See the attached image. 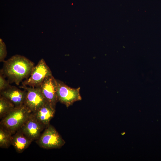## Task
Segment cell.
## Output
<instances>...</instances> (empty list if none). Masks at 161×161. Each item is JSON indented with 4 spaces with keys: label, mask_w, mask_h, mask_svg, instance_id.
<instances>
[{
    "label": "cell",
    "mask_w": 161,
    "mask_h": 161,
    "mask_svg": "<svg viewBox=\"0 0 161 161\" xmlns=\"http://www.w3.org/2000/svg\"><path fill=\"white\" fill-rule=\"evenodd\" d=\"M32 141L20 129L12 135L11 145L20 153L28 148Z\"/></svg>",
    "instance_id": "11"
},
{
    "label": "cell",
    "mask_w": 161,
    "mask_h": 161,
    "mask_svg": "<svg viewBox=\"0 0 161 161\" xmlns=\"http://www.w3.org/2000/svg\"><path fill=\"white\" fill-rule=\"evenodd\" d=\"M26 91L24 104L33 113L44 105L46 101L38 87H34L23 86Z\"/></svg>",
    "instance_id": "6"
},
{
    "label": "cell",
    "mask_w": 161,
    "mask_h": 161,
    "mask_svg": "<svg viewBox=\"0 0 161 161\" xmlns=\"http://www.w3.org/2000/svg\"><path fill=\"white\" fill-rule=\"evenodd\" d=\"M46 102L55 108L58 101L57 95V80L52 75L47 77L38 87Z\"/></svg>",
    "instance_id": "7"
},
{
    "label": "cell",
    "mask_w": 161,
    "mask_h": 161,
    "mask_svg": "<svg viewBox=\"0 0 161 161\" xmlns=\"http://www.w3.org/2000/svg\"><path fill=\"white\" fill-rule=\"evenodd\" d=\"M12 134L1 126L0 128V147L8 148L11 145Z\"/></svg>",
    "instance_id": "13"
},
{
    "label": "cell",
    "mask_w": 161,
    "mask_h": 161,
    "mask_svg": "<svg viewBox=\"0 0 161 161\" xmlns=\"http://www.w3.org/2000/svg\"><path fill=\"white\" fill-rule=\"evenodd\" d=\"M41 147L45 149L59 148L65 143L55 128L49 125L36 141Z\"/></svg>",
    "instance_id": "3"
},
{
    "label": "cell",
    "mask_w": 161,
    "mask_h": 161,
    "mask_svg": "<svg viewBox=\"0 0 161 161\" xmlns=\"http://www.w3.org/2000/svg\"><path fill=\"white\" fill-rule=\"evenodd\" d=\"M0 72L10 83L19 85L20 83L30 75L34 63L25 57L16 55L4 62Z\"/></svg>",
    "instance_id": "1"
},
{
    "label": "cell",
    "mask_w": 161,
    "mask_h": 161,
    "mask_svg": "<svg viewBox=\"0 0 161 161\" xmlns=\"http://www.w3.org/2000/svg\"><path fill=\"white\" fill-rule=\"evenodd\" d=\"M57 82V95L58 101L64 104L68 108L75 102L80 100V87L72 88L63 82L56 80Z\"/></svg>",
    "instance_id": "5"
},
{
    "label": "cell",
    "mask_w": 161,
    "mask_h": 161,
    "mask_svg": "<svg viewBox=\"0 0 161 161\" xmlns=\"http://www.w3.org/2000/svg\"><path fill=\"white\" fill-rule=\"evenodd\" d=\"M15 107L14 105L9 100L2 96L0 95V118L4 117Z\"/></svg>",
    "instance_id": "12"
},
{
    "label": "cell",
    "mask_w": 161,
    "mask_h": 161,
    "mask_svg": "<svg viewBox=\"0 0 161 161\" xmlns=\"http://www.w3.org/2000/svg\"><path fill=\"white\" fill-rule=\"evenodd\" d=\"M5 77L0 72V92L9 87L11 85L9 81L5 79Z\"/></svg>",
    "instance_id": "15"
},
{
    "label": "cell",
    "mask_w": 161,
    "mask_h": 161,
    "mask_svg": "<svg viewBox=\"0 0 161 161\" xmlns=\"http://www.w3.org/2000/svg\"><path fill=\"white\" fill-rule=\"evenodd\" d=\"M55 112V108L46 102L36 111L32 113L46 128L49 125L50 121L54 117Z\"/></svg>",
    "instance_id": "10"
},
{
    "label": "cell",
    "mask_w": 161,
    "mask_h": 161,
    "mask_svg": "<svg viewBox=\"0 0 161 161\" xmlns=\"http://www.w3.org/2000/svg\"><path fill=\"white\" fill-rule=\"evenodd\" d=\"M45 128L31 113L20 130L33 141L39 138L41 132Z\"/></svg>",
    "instance_id": "8"
},
{
    "label": "cell",
    "mask_w": 161,
    "mask_h": 161,
    "mask_svg": "<svg viewBox=\"0 0 161 161\" xmlns=\"http://www.w3.org/2000/svg\"><path fill=\"white\" fill-rule=\"evenodd\" d=\"M52 75L50 69L42 58L34 67L29 78L24 80L22 84L24 86L38 87L47 77Z\"/></svg>",
    "instance_id": "4"
},
{
    "label": "cell",
    "mask_w": 161,
    "mask_h": 161,
    "mask_svg": "<svg viewBox=\"0 0 161 161\" xmlns=\"http://www.w3.org/2000/svg\"><path fill=\"white\" fill-rule=\"evenodd\" d=\"M7 51L5 43L0 38V61L4 62L6 57Z\"/></svg>",
    "instance_id": "14"
},
{
    "label": "cell",
    "mask_w": 161,
    "mask_h": 161,
    "mask_svg": "<svg viewBox=\"0 0 161 161\" xmlns=\"http://www.w3.org/2000/svg\"><path fill=\"white\" fill-rule=\"evenodd\" d=\"M31 113L24 104L15 107L3 118L0 126L13 134L21 129Z\"/></svg>",
    "instance_id": "2"
},
{
    "label": "cell",
    "mask_w": 161,
    "mask_h": 161,
    "mask_svg": "<svg viewBox=\"0 0 161 161\" xmlns=\"http://www.w3.org/2000/svg\"><path fill=\"white\" fill-rule=\"evenodd\" d=\"M0 95L9 100L14 105L15 107L22 106L24 104L26 91L22 90L17 87L11 86L7 89L0 92Z\"/></svg>",
    "instance_id": "9"
},
{
    "label": "cell",
    "mask_w": 161,
    "mask_h": 161,
    "mask_svg": "<svg viewBox=\"0 0 161 161\" xmlns=\"http://www.w3.org/2000/svg\"><path fill=\"white\" fill-rule=\"evenodd\" d=\"M125 134V132H123V133H122L121 134L122 135H124Z\"/></svg>",
    "instance_id": "16"
}]
</instances>
